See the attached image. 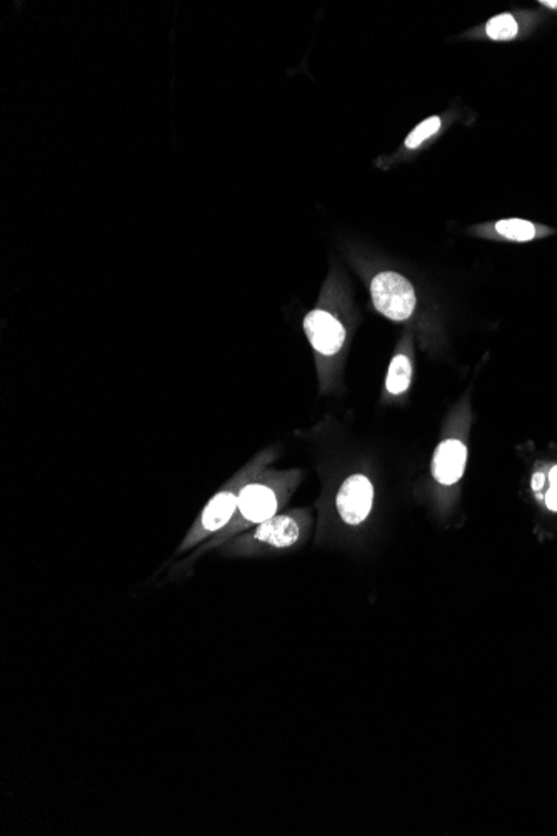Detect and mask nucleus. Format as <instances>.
Segmentation results:
<instances>
[{"mask_svg":"<svg viewBox=\"0 0 557 836\" xmlns=\"http://www.w3.org/2000/svg\"><path fill=\"white\" fill-rule=\"evenodd\" d=\"M371 297L374 308L389 320H409L416 309L412 284L397 272H379L372 279Z\"/></svg>","mask_w":557,"mask_h":836,"instance_id":"nucleus-1","label":"nucleus"},{"mask_svg":"<svg viewBox=\"0 0 557 836\" xmlns=\"http://www.w3.org/2000/svg\"><path fill=\"white\" fill-rule=\"evenodd\" d=\"M374 505V486L367 476L364 474H352L349 476L339 488L335 496V508L341 519L350 525L358 526L364 523Z\"/></svg>","mask_w":557,"mask_h":836,"instance_id":"nucleus-2","label":"nucleus"},{"mask_svg":"<svg viewBox=\"0 0 557 836\" xmlns=\"http://www.w3.org/2000/svg\"><path fill=\"white\" fill-rule=\"evenodd\" d=\"M302 326L312 347L324 356H334L346 343V328L327 311H310Z\"/></svg>","mask_w":557,"mask_h":836,"instance_id":"nucleus-3","label":"nucleus"},{"mask_svg":"<svg viewBox=\"0 0 557 836\" xmlns=\"http://www.w3.org/2000/svg\"><path fill=\"white\" fill-rule=\"evenodd\" d=\"M279 508L277 494L262 482H250L239 492L237 511L248 523H264L275 516Z\"/></svg>","mask_w":557,"mask_h":836,"instance_id":"nucleus-4","label":"nucleus"},{"mask_svg":"<svg viewBox=\"0 0 557 836\" xmlns=\"http://www.w3.org/2000/svg\"><path fill=\"white\" fill-rule=\"evenodd\" d=\"M237 499H239V494H236V492H217L211 501L207 503V506L204 508V511L200 515L198 531L196 533V536H192L184 548H189L194 542H200L204 534H211V533L225 528L229 525V521L234 516V513H236Z\"/></svg>","mask_w":557,"mask_h":836,"instance_id":"nucleus-5","label":"nucleus"},{"mask_svg":"<svg viewBox=\"0 0 557 836\" xmlns=\"http://www.w3.org/2000/svg\"><path fill=\"white\" fill-rule=\"evenodd\" d=\"M468 449L458 439H446L435 449L433 461V474L437 482L444 486L456 484L466 469Z\"/></svg>","mask_w":557,"mask_h":836,"instance_id":"nucleus-6","label":"nucleus"},{"mask_svg":"<svg viewBox=\"0 0 557 836\" xmlns=\"http://www.w3.org/2000/svg\"><path fill=\"white\" fill-rule=\"evenodd\" d=\"M256 542L269 544L274 548H289L299 540V525L294 517L273 516L260 523L252 536Z\"/></svg>","mask_w":557,"mask_h":836,"instance_id":"nucleus-7","label":"nucleus"},{"mask_svg":"<svg viewBox=\"0 0 557 836\" xmlns=\"http://www.w3.org/2000/svg\"><path fill=\"white\" fill-rule=\"evenodd\" d=\"M410 378H412V366H410L409 357L404 356V354H397L391 361L385 388H387L389 393L396 394V396L397 394L406 393L409 386H410Z\"/></svg>","mask_w":557,"mask_h":836,"instance_id":"nucleus-8","label":"nucleus"},{"mask_svg":"<svg viewBox=\"0 0 557 836\" xmlns=\"http://www.w3.org/2000/svg\"><path fill=\"white\" fill-rule=\"evenodd\" d=\"M495 231L512 239V241H531L536 235V227L531 222L522 221V219H504L495 224Z\"/></svg>","mask_w":557,"mask_h":836,"instance_id":"nucleus-9","label":"nucleus"},{"mask_svg":"<svg viewBox=\"0 0 557 836\" xmlns=\"http://www.w3.org/2000/svg\"><path fill=\"white\" fill-rule=\"evenodd\" d=\"M485 32H487L489 38H494V40H509V38L518 36L519 27H518V22L514 21L512 15L502 13V15H497V17L487 22Z\"/></svg>","mask_w":557,"mask_h":836,"instance_id":"nucleus-10","label":"nucleus"},{"mask_svg":"<svg viewBox=\"0 0 557 836\" xmlns=\"http://www.w3.org/2000/svg\"><path fill=\"white\" fill-rule=\"evenodd\" d=\"M441 129V119L439 117H429L424 123L419 124L406 139V148L416 149L421 146L426 139L434 136Z\"/></svg>","mask_w":557,"mask_h":836,"instance_id":"nucleus-11","label":"nucleus"},{"mask_svg":"<svg viewBox=\"0 0 557 836\" xmlns=\"http://www.w3.org/2000/svg\"><path fill=\"white\" fill-rule=\"evenodd\" d=\"M549 481H551V488H549V491L545 492V506H547L551 511H556L557 513V466L551 469V473H549Z\"/></svg>","mask_w":557,"mask_h":836,"instance_id":"nucleus-12","label":"nucleus"},{"mask_svg":"<svg viewBox=\"0 0 557 836\" xmlns=\"http://www.w3.org/2000/svg\"><path fill=\"white\" fill-rule=\"evenodd\" d=\"M545 476L544 473H536L533 478V490L534 491H539L543 486H544Z\"/></svg>","mask_w":557,"mask_h":836,"instance_id":"nucleus-13","label":"nucleus"},{"mask_svg":"<svg viewBox=\"0 0 557 836\" xmlns=\"http://www.w3.org/2000/svg\"><path fill=\"white\" fill-rule=\"evenodd\" d=\"M543 4L547 5V7H551V9H557V0L556 2H554V0H545Z\"/></svg>","mask_w":557,"mask_h":836,"instance_id":"nucleus-14","label":"nucleus"}]
</instances>
